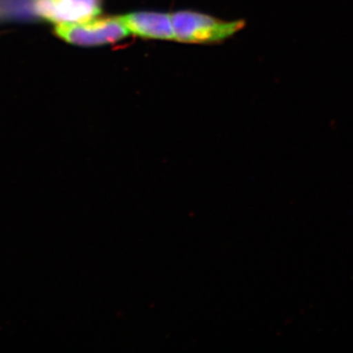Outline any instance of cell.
I'll return each instance as SVG.
<instances>
[{
	"mask_svg": "<svg viewBox=\"0 0 353 353\" xmlns=\"http://www.w3.org/2000/svg\"><path fill=\"white\" fill-rule=\"evenodd\" d=\"M175 41L187 43H219L245 27V21H223L194 11L171 14Z\"/></svg>",
	"mask_w": 353,
	"mask_h": 353,
	"instance_id": "1",
	"label": "cell"
},
{
	"mask_svg": "<svg viewBox=\"0 0 353 353\" xmlns=\"http://www.w3.org/2000/svg\"><path fill=\"white\" fill-rule=\"evenodd\" d=\"M54 32L66 43L85 48L117 43L130 34L119 17L99 16L83 22L57 25Z\"/></svg>",
	"mask_w": 353,
	"mask_h": 353,
	"instance_id": "2",
	"label": "cell"
},
{
	"mask_svg": "<svg viewBox=\"0 0 353 353\" xmlns=\"http://www.w3.org/2000/svg\"><path fill=\"white\" fill-rule=\"evenodd\" d=\"M102 0H34L38 20L52 24H73L97 17Z\"/></svg>",
	"mask_w": 353,
	"mask_h": 353,
	"instance_id": "3",
	"label": "cell"
},
{
	"mask_svg": "<svg viewBox=\"0 0 353 353\" xmlns=\"http://www.w3.org/2000/svg\"><path fill=\"white\" fill-rule=\"evenodd\" d=\"M130 34L148 39L175 41L171 15L154 11H138L120 16Z\"/></svg>",
	"mask_w": 353,
	"mask_h": 353,
	"instance_id": "4",
	"label": "cell"
},
{
	"mask_svg": "<svg viewBox=\"0 0 353 353\" xmlns=\"http://www.w3.org/2000/svg\"><path fill=\"white\" fill-rule=\"evenodd\" d=\"M37 20L34 0H0V24Z\"/></svg>",
	"mask_w": 353,
	"mask_h": 353,
	"instance_id": "5",
	"label": "cell"
}]
</instances>
